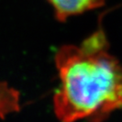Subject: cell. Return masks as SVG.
Listing matches in <instances>:
<instances>
[{
	"mask_svg": "<svg viewBox=\"0 0 122 122\" xmlns=\"http://www.w3.org/2000/svg\"><path fill=\"white\" fill-rule=\"evenodd\" d=\"M60 85L53 97L61 122L105 120L122 109V64L109 52L101 30L80 45H64L55 55Z\"/></svg>",
	"mask_w": 122,
	"mask_h": 122,
	"instance_id": "6da1fadb",
	"label": "cell"
},
{
	"mask_svg": "<svg viewBox=\"0 0 122 122\" xmlns=\"http://www.w3.org/2000/svg\"><path fill=\"white\" fill-rule=\"evenodd\" d=\"M52 5L57 20L64 22L78 15L102 6L105 0H47Z\"/></svg>",
	"mask_w": 122,
	"mask_h": 122,
	"instance_id": "7a4b0ae2",
	"label": "cell"
}]
</instances>
